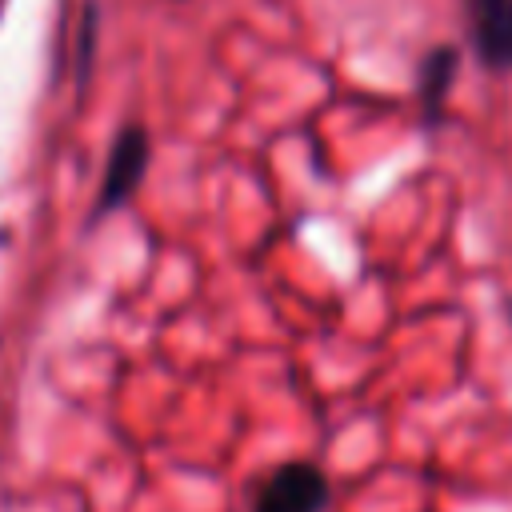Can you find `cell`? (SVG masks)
Here are the masks:
<instances>
[{
	"label": "cell",
	"mask_w": 512,
	"mask_h": 512,
	"mask_svg": "<svg viewBox=\"0 0 512 512\" xmlns=\"http://www.w3.org/2000/svg\"><path fill=\"white\" fill-rule=\"evenodd\" d=\"M148 160H152V140H148V128L144 124H124L116 136H112V148H108V164H104V180H100V192H96V204H92V220L116 212L144 180L148 172Z\"/></svg>",
	"instance_id": "cell-1"
},
{
	"label": "cell",
	"mask_w": 512,
	"mask_h": 512,
	"mask_svg": "<svg viewBox=\"0 0 512 512\" xmlns=\"http://www.w3.org/2000/svg\"><path fill=\"white\" fill-rule=\"evenodd\" d=\"M328 500V476L308 460H288L264 480L252 512H324Z\"/></svg>",
	"instance_id": "cell-2"
},
{
	"label": "cell",
	"mask_w": 512,
	"mask_h": 512,
	"mask_svg": "<svg viewBox=\"0 0 512 512\" xmlns=\"http://www.w3.org/2000/svg\"><path fill=\"white\" fill-rule=\"evenodd\" d=\"M468 8L476 56L496 72H512V0H468Z\"/></svg>",
	"instance_id": "cell-3"
},
{
	"label": "cell",
	"mask_w": 512,
	"mask_h": 512,
	"mask_svg": "<svg viewBox=\"0 0 512 512\" xmlns=\"http://www.w3.org/2000/svg\"><path fill=\"white\" fill-rule=\"evenodd\" d=\"M456 68H460V52H456L452 44H440V48H432V52L424 56V64H420V84H416V88H420V104H424V116H428V120H440Z\"/></svg>",
	"instance_id": "cell-4"
}]
</instances>
